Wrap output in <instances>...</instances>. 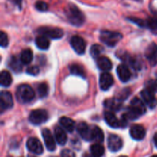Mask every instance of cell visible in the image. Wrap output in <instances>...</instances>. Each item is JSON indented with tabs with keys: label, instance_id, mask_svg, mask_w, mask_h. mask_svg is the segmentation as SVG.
Returning <instances> with one entry per match:
<instances>
[{
	"label": "cell",
	"instance_id": "cell-4",
	"mask_svg": "<svg viewBox=\"0 0 157 157\" xmlns=\"http://www.w3.org/2000/svg\"><path fill=\"white\" fill-rule=\"evenodd\" d=\"M29 121L34 125H40L44 124L48 119V113L45 110L37 109L32 110L29 114Z\"/></svg>",
	"mask_w": 157,
	"mask_h": 157
},
{
	"label": "cell",
	"instance_id": "cell-6",
	"mask_svg": "<svg viewBox=\"0 0 157 157\" xmlns=\"http://www.w3.org/2000/svg\"><path fill=\"white\" fill-rule=\"evenodd\" d=\"M70 43L72 48L75 51L77 54L83 55L85 52L86 43L81 37L78 36V35H75L71 38Z\"/></svg>",
	"mask_w": 157,
	"mask_h": 157
},
{
	"label": "cell",
	"instance_id": "cell-15",
	"mask_svg": "<svg viewBox=\"0 0 157 157\" xmlns=\"http://www.w3.org/2000/svg\"><path fill=\"white\" fill-rule=\"evenodd\" d=\"M130 133L131 137L136 140H141L144 138L146 135V130L142 125L134 124L130 127Z\"/></svg>",
	"mask_w": 157,
	"mask_h": 157
},
{
	"label": "cell",
	"instance_id": "cell-24",
	"mask_svg": "<svg viewBox=\"0 0 157 157\" xmlns=\"http://www.w3.org/2000/svg\"><path fill=\"white\" fill-rule=\"evenodd\" d=\"M35 44L37 47L41 50H47L50 45V41L48 39L47 37L44 35H40L38 36L35 39Z\"/></svg>",
	"mask_w": 157,
	"mask_h": 157
},
{
	"label": "cell",
	"instance_id": "cell-35",
	"mask_svg": "<svg viewBox=\"0 0 157 157\" xmlns=\"http://www.w3.org/2000/svg\"><path fill=\"white\" fill-rule=\"evenodd\" d=\"M0 44L2 48H6L9 44V38L4 32H1L0 33Z\"/></svg>",
	"mask_w": 157,
	"mask_h": 157
},
{
	"label": "cell",
	"instance_id": "cell-45",
	"mask_svg": "<svg viewBox=\"0 0 157 157\" xmlns=\"http://www.w3.org/2000/svg\"><path fill=\"white\" fill-rule=\"evenodd\" d=\"M120 157H127V156H120Z\"/></svg>",
	"mask_w": 157,
	"mask_h": 157
},
{
	"label": "cell",
	"instance_id": "cell-42",
	"mask_svg": "<svg viewBox=\"0 0 157 157\" xmlns=\"http://www.w3.org/2000/svg\"><path fill=\"white\" fill-rule=\"evenodd\" d=\"M82 157H95L94 156H93L92 154H88V153H84V155H83Z\"/></svg>",
	"mask_w": 157,
	"mask_h": 157
},
{
	"label": "cell",
	"instance_id": "cell-31",
	"mask_svg": "<svg viewBox=\"0 0 157 157\" xmlns=\"http://www.w3.org/2000/svg\"><path fill=\"white\" fill-rule=\"evenodd\" d=\"M38 94L41 98H45L48 94V86L46 83H41L37 87Z\"/></svg>",
	"mask_w": 157,
	"mask_h": 157
},
{
	"label": "cell",
	"instance_id": "cell-18",
	"mask_svg": "<svg viewBox=\"0 0 157 157\" xmlns=\"http://www.w3.org/2000/svg\"><path fill=\"white\" fill-rule=\"evenodd\" d=\"M104 120L107 125L110 126L112 128H119L121 127V122L117 118L114 113L111 111H107L104 113Z\"/></svg>",
	"mask_w": 157,
	"mask_h": 157
},
{
	"label": "cell",
	"instance_id": "cell-25",
	"mask_svg": "<svg viewBox=\"0 0 157 157\" xmlns=\"http://www.w3.org/2000/svg\"><path fill=\"white\" fill-rule=\"evenodd\" d=\"M33 59V53L29 48L24 49L20 55V60L23 64H29Z\"/></svg>",
	"mask_w": 157,
	"mask_h": 157
},
{
	"label": "cell",
	"instance_id": "cell-44",
	"mask_svg": "<svg viewBox=\"0 0 157 157\" xmlns=\"http://www.w3.org/2000/svg\"><path fill=\"white\" fill-rule=\"evenodd\" d=\"M29 157H36V156H29Z\"/></svg>",
	"mask_w": 157,
	"mask_h": 157
},
{
	"label": "cell",
	"instance_id": "cell-29",
	"mask_svg": "<svg viewBox=\"0 0 157 157\" xmlns=\"http://www.w3.org/2000/svg\"><path fill=\"white\" fill-rule=\"evenodd\" d=\"M90 153L95 157H102L104 153V148L102 145L97 143L90 147Z\"/></svg>",
	"mask_w": 157,
	"mask_h": 157
},
{
	"label": "cell",
	"instance_id": "cell-37",
	"mask_svg": "<svg viewBox=\"0 0 157 157\" xmlns=\"http://www.w3.org/2000/svg\"><path fill=\"white\" fill-rule=\"evenodd\" d=\"M130 89H124V90H122L121 93L120 94L119 96L117 98H118V99L121 100V101H123V100L126 99V98L128 97V95H130Z\"/></svg>",
	"mask_w": 157,
	"mask_h": 157
},
{
	"label": "cell",
	"instance_id": "cell-23",
	"mask_svg": "<svg viewBox=\"0 0 157 157\" xmlns=\"http://www.w3.org/2000/svg\"><path fill=\"white\" fill-rule=\"evenodd\" d=\"M21 60H18L16 57L12 56L8 61V66L11 70L15 71V73H19L22 70V66L21 64Z\"/></svg>",
	"mask_w": 157,
	"mask_h": 157
},
{
	"label": "cell",
	"instance_id": "cell-19",
	"mask_svg": "<svg viewBox=\"0 0 157 157\" xmlns=\"http://www.w3.org/2000/svg\"><path fill=\"white\" fill-rule=\"evenodd\" d=\"M97 65L100 70L103 71H108L111 70L113 64L107 57L101 56L97 59Z\"/></svg>",
	"mask_w": 157,
	"mask_h": 157
},
{
	"label": "cell",
	"instance_id": "cell-9",
	"mask_svg": "<svg viewBox=\"0 0 157 157\" xmlns=\"http://www.w3.org/2000/svg\"><path fill=\"white\" fill-rule=\"evenodd\" d=\"M77 130L78 133L81 135V137L87 141L93 140L92 138V127H90L88 124L84 122H81L77 126Z\"/></svg>",
	"mask_w": 157,
	"mask_h": 157
},
{
	"label": "cell",
	"instance_id": "cell-38",
	"mask_svg": "<svg viewBox=\"0 0 157 157\" xmlns=\"http://www.w3.org/2000/svg\"><path fill=\"white\" fill-rule=\"evenodd\" d=\"M61 157H76L74 152H72L71 150H67V149L63 150L62 151H61Z\"/></svg>",
	"mask_w": 157,
	"mask_h": 157
},
{
	"label": "cell",
	"instance_id": "cell-5",
	"mask_svg": "<svg viewBox=\"0 0 157 157\" xmlns=\"http://www.w3.org/2000/svg\"><path fill=\"white\" fill-rule=\"evenodd\" d=\"M38 33L52 39H59L64 35V31L59 28L44 26L38 29Z\"/></svg>",
	"mask_w": 157,
	"mask_h": 157
},
{
	"label": "cell",
	"instance_id": "cell-7",
	"mask_svg": "<svg viewBox=\"0 0 157 157\" xmlns=\"http://www.w3.org/2000/svg\"><path fill=\"white\" fill-rule=\"evenodd\" d=\"M12 107H13V99L12 94L9 91H5V90L2 91L0 94V108L2 112L9 110Z\"/></svg>",
	"mask_w": 157,
	"mask_h": 157
},
{
	"label": "cell",
	"instance_id": "cell-13",
	"mask_svg": "<svg viewBox=\"0 0 157 157\" xmlns=\"http://www.w3.org/2000/svg\"><path fill=\"white\" fill-rule=\"evenodd\" d=\"M113 78L107 71L103 72L100 76V87L103 90H107L113 86Z\"/></svg>",
	"mask_w": 157,
	"mask_h": 157
},
{
	"label": "cell",
	"instance_id": "cell-26",
	"mask_svg": "<svg viewBox=\"0 0 157 157\" xmlns=\"http://www.w3.org/2000/svg\"><path fill=\"white\" fill-rule=\"evenodd\" d=\"M92 138L96 143H102L104 139V135L102 130L97 126L92 127Z\"/></svg>",
	"mask_w": 157,
	"mask_h": 157
},
{
	"label": "cell",
	"instance_id": "cell-3",
	"mask_svg": "<svg viewBox=\"0 0 157 157\" xmlns=\"http://www.w3.org/2000/svg\"><path fill=\"white\" fill-rule=\"evenodd\" d=\"M123 36L121 33L117 32H112V31L104 30L101 32L100 35V39L110 47H114L121 39Z\"/></svg>",
	"mask_w": 157,
	"mask_h": 157
},
{
	"label": "cell",
	"instance_id": "cell-17",
	"mask_svg": "<svg viewBox=\"0 0 157 157\" xmlns=\"http://www.w3.org/2000/svg\"><path fill=\"white\" fill-rule=\"evenodd\" d=\"M130 108L138 113L140 116L146 113L145 104L140 98H134L130 102Z\"/></svg>",
	"mask_w": 157,
	"mask_h": 157
},
{
	"label": "cell",
	"instance_id": "cell-21",
	"mask_svg": "<svg viewBox=\"0 0 157 157\" xmlns=\"http://www.w3.org/2000/svg\"><path fill=\"white\" fill-rule=\"evenodd\" d=\"M55 136L57 143H58L59 145L63 146L66 144V142H67V137L65 131L64 130V129L58 127V126L55 127Z\"/></svg>",
	"mask_w": 157,
	"mask_h": 157
},
{
	"label": "cell",
	"instance_id": "cell-1",
	"mask_svg": "<svg viewBox=\"0 0 157 157\" xmlns=\"http://www.w3.org/2000/svg\"><path fill=\"white\" fill-rule=\"evenodd\" d=\"M65 12L67 19L71 25L75 26H81L84 24L85 16L75 5H70Z\"/></svg>",
	"mask_w": 157,
	"mask_h": 157
},
{
	"label": "cell",
	"instance_id": "cell-28",
	"mask_svg": "<svg viewBox=\"0 0 157 157\" xmlns=\"http://www.w3.org/2000/svg\"><path fill=\"white\" fill-rule=\"evenodd\" d=\"M70 69V72L72 75H77V76L82 77V78H85L86 74L85 71H84V67L81 65L78 64H72L69 67Z\"/></svg>",
	"mask_w": 157,
	"mask_h": 157
},
{
	"label": "cell",
	"instance_id": "cell-32",
	"mask_svg": "<svg viewBox=\"0 0 157 157\" xmlns=\"http://www.w3.org/2000/svg\"><path fill=\"white\" fill-rule=\"evenodd\" d=\"M148 29L151 31L153 33L157 34V18H149L146 22Z\"/></svg>",
	"mask_w": 157,
	"mask_h": 157
},
{
	"label": "cell",
	"instance_id": "cell-10",
	"mask_svg": "<svg viewBox=\"0 0 157 157\" xmlns=\"http://www.w3.org/2000/svg\"><path fill=\"white\" fill-rule=\"evenodd\" d=\"M107 146L110 151L117 152L122 148L123 141L119 136L116 134H110L107 140Z\"/></svg>",
	"mask_w": 157,
	"mask_h": 157
},
{
	"label": "cell",
	"instance_id": "cell-43",
	"mask_svg": "<svg viewBox=\"0 0 157 157\" xmlns=\"http://www.w3.org/2000/svg\"><path fill=\"white\" fill-rule=\"evenodd\" d=\"M152 157H157V155H155V156H153Z\"/></svg>",
	"mask_w": 157,
	"mask_h": 157
},
{
	"label": "cell",
	"instance_id": "cell-11",
	"mask_svg": "<svg viewBox=\"0 0 157 157\" xmlns=\"http://www.w3.org/2000/svg\"><path fill=\"white\" fill-rule=\"evenodd\" d=\"M41 133H42V137L44 139V144L48 150L51 152L55 151L56 149V144H55V138L52 136V133H51L50 130L48 129H44Z\"/></svg>",
	"mask_w": 157,
	"mask_h": 157
},
{
	"label": "cell",
	"instance_id": "cell-47",
	"mask_svg": "<svg viewBox=\"0 0 157 157\" xmlns=\"http://www.w3.org/2000/svg\"><path fill=\"white\" fill-rule=\"evenodd\" d=\"M52 157H55V156H52Z\"/></svg>",
	"mask_w": 157,
	"mask_h": 157
},
{
	"label": "cell",
	"instance_id": "cell-40",
	"mask_svg": "<svg viewBox=\"0 0 157 157\" xmlns=\"http://www.w3.org/2000/svg\"><path fill=\"white\" fill-rule=\"evenodd\" d=\"M14 2L18 6H19V8H21V0H13Z\"/></svg>",
	"mask_w": 157,
	"mask_h": 157
},
{
	"label": "cell",
	"instance_id": "cell-33",
	"mask_svg": "<svg viewBox=\"0 0 157 157\" xmlns=\"http://www.w3.org/2000/svg\"><path fill=\"white\" fill-rule=\"evenodd\" d=\"M145 89L151 93L155 94L157 91V82L155 80H150L146 82Z\"/></svg>",
	"mask_w": 157,
	"mask_h": 157
},
{
	"label": "cell",
	"instance_id": "cell-22",
	"mask_svg": "<svg viewBox=\"0 0 157 157\" xmlns=\"http://www.w3.org/2000/svg\"><path fill=\"white\" fill-rule=\"evenodd\" d=\"M59 123L61 125V127L64 129H65L69 133H71L75 130V123L71 118L67 117H62L61 118H60Z\"/></svg>",
	"mask_w": 157,
	"mask_h": 157
},
{
	"label": "cell",
	"instance_id": "cell-46",
	"mask_svg": "<svg viewBox=\"0 0 157 157\" xmlns=\"http://www.w3.org/2000/svg\"><path fill=\"white\" fill-rule=\"evenodd\" d=\"M136 1H140V0H136Z\"/></svg>",
	"mask_w": 157,
	"mask_h": 157
},
{
	"label": "cell",
	"instance_id": "cell-14",
	"mask_svg": "<svg viewBox=\"0 0 157 157\" xmlns=\"http://www.w3.org/2000/svg\"><path fill=\"white\" fill-rule=\"evenodd\" d=\"M141 97H142L144 102L147 107L153 109L156 107L157 104V100L156 97L154 96V94L151 93V92L148 91L147 90L144 89L142 92H141Z\"/></svg>",
	"mask_w": 157,
	"mask_h": 157
},
{
	"label": "cell",
	"instance_id": "cell-39",
	"mask_svg": "<svg viewBox=\"0 0 157 157\" xmlns=\"http://www.w3.org/2000/svg\"><path fill=\"white\" fill-rule=\"evenodd\" d=\"M130 20L131 21H133V22L136 23V25H138L139 26H140V27H144L146 24V22L144 21H143L142 19H140V18H130Z\"/></svg>",
	"mask_w": 157,
	"mask_h": 157
},
{
	"label": "cell",
	"instance_id": "cell-12",
	"mask_svg": "<svg viewBox=\"0 0 157 157\" xmlns=\"http://www.w3.org/2000/svg\"><path fill=\"white\" fill-rule=\"evenodd\" d=\"M145 56L152 66L157 64V44L151 43L147 48L145 52Z\"/></svg>",
	"mask_w": 157,
	"mask_h": 157
},
{
	"label": "cell",
	"instance_id": "cell-20",
	"mask_svg": "<svg viewBox=\"0 0 157 157\" xmlns=\"http://www.w3.org/2000/svg\"><path fill=\"white\" fill-rule=\"evenodd\" d=\"M121 100L118 98H110V99H107L104 102V106L107 108L110 109L112 111H118L121 110V107H122V103H121Z\"/></svg>",
	"mask_w": 157,
	"mask_h": 157
},
{
	"label": "cell",
	"instance_id": "cell-30",
	"mask_svg": "<svg viewBox=\"0 0 157 157\" xmlns=\"http://www.w3.org/2000/svg\"><path fill=\"white\" fill-rule=\"evenodd\" d=\"M103 52H104V48H103L102 46L100 45V44H93V45L91 46V48H90V55H91L94 58H96V59H98L99 57H101V53H102Z\"/></svg>",
	"mask_w": 157,
	"mask_h": 157
},
{
	"label": "cell",
	"instance_id": "cell-34",
	"mask_svg": "<svg viewBox=\"0 0 157 157\" xmlns=\"http://www.w3.org/2000/svg\"><path fill=\"white\" fill-rule=\"evenodd\" d=\"M35 8L40 12H45L48 9V6L45 2L38 1L35 3Z\"/></svg>",
	"mask_w": 157,
	"mask_h": 157
},
{
	"label": "cell",
	"instance_id": "cell-36",
	"mask_svg": "<svg viewBox=\"0 0 157 157\" xmlns=\"http://www.w3.org/2000/svg\"><path fill=\"white\" fill-rule=\"evenodd\" d=\"M26 72L27 74L31 75H33V76H35V75H38L39 73V68H38V66H29L27 69H26Z\"/></svg>",
	"mask_w": 157,
	"mask_h": 157
},
{
	"label": "cell",
	"instance_id": "cell-41",
	"mask_svg": "<svg viewBox=\"0 0 157 157\" xmlns=\"http://www.w3.org/2000/svg\"><path fill=\"white\" fill-rule=\"evenodd\" d=\"M153 140H154L155 145H156V147H157V133L154 135V136H153Z\"/></svg>",
	"mask_w": 157,
	"mask_h": 157
},
{
	"label": "cell",
	"instance_id": "cell-16",
	"mask_svg": "<svg viewBox=\"0 0 157 157\" xmlns=\"http://www.w3.org/2000/svg\"><path fill=\"white\" fill-rule=\"evenodd\" d=\"M117 73L118 78L122 82H127L130 81L131 73L126 64H120L117 68Z\"/></svg>",
	"mask_w": 157,
	"mask_h": 157
},
{
	"label": "cell",
	"instance_id": "cell-8",
	"mask_svg": "<svg viewBox=\"0 0 157 157\" xmlns=\"http://www.w3.org/2000/svg\"><path fill=\"white\" fill-rule=\"evenodd\" d=\"M27 149L32 153L36 155H40L43 153V147L41 141L35 137L29 138L26 143Z\"/></svg>",
	"mask_w": 157,
	"mask_h": 157
},
{
	"label": "cell",
	"instance_id": "cell-2",
	"mask_svg": "<svg viewBox=\"0 0 157 157\" xmlns=\"http://www.w3.org/2000/svg\"><path fill=\"white\" fill-rule=\"evenodd\" d=\"M16 98L20 103L27 104L35 98V91L28 84H21L16 90Z\"/></svg>",
	"mask_w": 157,
	"mask_h": 157
},
{
	"label": "cell",
	"instance_id": "cell-27",
	"mask_svg": "<svg viewBox=\"0 0 157 157\" xmlns=\"http://www.w3.org/2000/svg\"><path fill=\"white\" fill-rule=\"evenodd\" d=\"M12 82V75L8 71H2L0 75V83L2 87H9Z\"/></svg>",
	"mask_w": 157,
	"mask_h": 157
}]
</instances>
